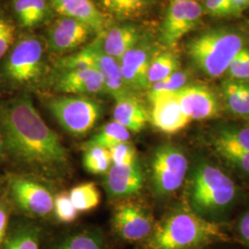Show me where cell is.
Here are the masks:
<instances>
[{"label":"cell","instance_id":"24","mask_svg":"<svg viewBox=\"0 0 249 249\" xmlns=\"http://www.w3.org/2000/svg\"><path fill=\"white\" fill-rule=\"evenodd\" d=\"M130 139V132L122 124L115 120L105 124L98 133L94 135L88 142L86 147H103L110 149L119 143L127 142Z\"/></svg>","mask_w":249,"mask_h":249},{"label":"cell","instance_id":"39","mask_svg":"<svg viewBox=\"0 0 249 249\" xmlns=\"http://www.w3.org/2000/svg\"><path fill=\"white\" fill-rule=\"evenodd\" d=\"M237 231L241 240L249 247V212L241 218L237 226Z\"/></svg>","mask_w":249,"mask_h":249},{"label":"cell","instance_id":"18","mask_svg":"<svg viewBox=\"0 0 249 249\" xmlns=\"http://www.w3.org/2000/svg\"><path fill=\"white\" fill-rule=\"evenodd\" d=\"M56 89L69 94H95L106 91L103 76L96 69L64 71Z\"/></svg>","mask_w":249,"mask_h":249},{"label":"cell","instance_id":"42","mask_svg":"<svg viewBox=\"0 0 249 249\" xmlns=\"http://www.w3.org/2000/svg\"><path fill=\"white\" fill-rule=\"evenodd\" d=\"M174 2H187V1H195V0H171Z\"/></svg>","mask_w":249,"mask_h":249},{"label":"cell","instance_id":"35","mask_svg":"<svg viewBox=\"0 0 249 249\" xmlns=\"http://www.w3.org/2000/svg\"><path fill=\"white\" fill-rule=\"evenodd\" d=\"M113 164H129L137 161L133 146L128 142L119 143L109 149Z\"/></svg>","mask_w":249,"mask_h":249},{"label":"cell","instance_id":"25","mask_svg":"<svg viewBox=\"0 0 249 249\" xmlns=\"http://www.w3.org/2000/svg\"><path fill=\"white\" fill-rule=\"evenodd\" d=\"M180 68L179 58L176 53L163 52L156 55L150 63L148 80L151 87L152 84L168 78Z\"/></svg>","mask_w":249,"mask_h":249},{"label":"cell","instance_id":"20","mask_svg":"<svg viewBox=\"0 0 249 249\" xmlns=\"http://www.w3.org/2000/svg\"><path fill=\"white\" fill-rule=\"evenodd\" d=\"M116 101V107L113 112L114 120L122 124L129 132L142 131L150 118L142 103L131 94Z\"/></svg>","mask_w":249,"mask_h":249},{"label":"cell","instance_id":"16","mask_svg":"<svg viewBox=\"0 0 249 249\" xmlns=\"http://www.w3.org/2000/svg\"><path fill=\"white\" fill-rule=\"evenodd\" d=\"M91 45L94 51L95 68L103 76L105 89L107 93L116 100L130 94L122 75L120 63L104 52L101 37L96 39Z\"/></svg>","mask_w":249,"mask_h":249},{"label":"cell","instance_id":"32","mask_svg":"<svg viewBox=\"0 0 249 249\" xmlns=\"http://www.w3.org/2000/svg\"><path fill=\"white\" fill-rule=\"evenodd\" d=\"M53 211L56 218L65 223L74 222L79 212L72 203L70 194L60 193L53 198Z\"/></svg>","mask_w":249,"mask_h":249},{"label":"cell","instance_id":"38","mask_svg":"<svg viewBox=\"0 0 249 249\" xmlns=\"http://www.w3.org/2000/svg\"><path fill=\"white\" fill-rule=\"evenodd\" d=\"M220 154L235 167L249 174V151H225Z\"/></svg>","mask_w":249,"mask_h":249},{"label":"cell","instance_id":"1","mask_svg":"<svg viewBox=\"0 0 249 249\" xmlns=\"http://www.w3.org/2000/svg\"><path fill=\"white\" fill-rule=\"evenodd\" d=\"M0 126L8 150L19 162L53 175L68 166L69 154L60 138L45 124L28 95L1 107Z\"/></svg>","mask_w":249,"mask_h":249},{"label":"cell","instance_id":"26","mask_svg":"<svg viewBox=\"0 0 249 249\" xmlns=\"http://www.w3.org/2000/svg\"><path fill=\"white\" fill-rule=\"evenodd\" d=\"M70 196L78 212H89L100 203V192L94 183H84L73 187Z\"/></svg>","mask_w":249,"mask_h":249},{"label":"cell","instance_id":"9","mask_svg":"<svg viewBox=\"0 0 249 249\" xmlns=\"http://www.w3.org/2000/svg\"><path fill=\"white\" fill-rule=\"evenodd\" d=\"M10 191L18 207L28 213L45 216L53 210V196L36 180L17 177L11 180Z\"/></svg>","mask_w":249,"mask_h":249},{"label":"cell","instance_id":"12","mask_svg":"<svg viewBox=\"0 0 249 249\" xmlns=\"http://www.w3.org/2000/svg\"><path fill=\"white\" fill-rule=\"evenodd\" d=\"M183 113L191 120H206L219 114V102L213 91L203 85H186L177 91Z\"/></svg>","mask_w":249,"mask_h":249},{"label":"cell","instance_id":"17","mask_svg":"<svg viewBox=\"0 0 249 249\" xmlns=\"http://www.w3.org/2000/svg\"><path fill=\"white\" fill-rule=\"evenodd\" d=\"M151 59L144 46H135L120 59L121 71L128 89H149L148 72Z\"/></svg>","mask_w":249,"mask_h":249},{"label":"cell","instance_id":"22","mask_svg":"<svg viewBox=\"0 0 249 249\" xmlns=\"http://www.w3.org/2000/svg\"><path fill=\"white\" fill-rule=\"evenodd\" d=\"M101 8L119 19L138 18L153 6L155 0H96Z\"/></svg>","mask_w":249,"mask_h":249},{"label":"cell","instance_id":"3","mask_svg":"<svg viewBox=\"0 0 249 249\" xmlns=\"http://www.w3.org/2000/svg\"><path fill=\"white\" fill-rule=\"evenodd\" d=\"M245 47L239 33L228 29L207 31L193 38L187 51L196 68L210 78L225 74L231 60Z\"/></svg>","mask_w":249,"mask_h":249},{"label":"cell","instance_id":"5","mask_svg":"<svg viewBox=\"0 0 249 249\" xmlns=\"http://www.w3.org/2000/svg\"><path fill=\"white\" fill-rule=\"evenodd\" d=\"M49 110L64 129L75 136L88 133L96 124L101 115L98 103L86 97L67 96L53 99Z\"/></svg>","mask_w":249,"mask_h":249},{"label":"cell","instance_id":"44","mask_svg":"<svg viewBox=\"0 0 249 249\" xmlns=\"http://www.w3.org/2000/svg\"></svg>","mask_w":249,"mask_h":249},{"label":"cell","instance_id":"29","mask_svg":"<svg viewBox=\"0 0 249 249\" xmlns=\"http://www.w3.org/2000/svg\"><path fill=\"white\" fill-rule=\"evenodd\" d=\"M95 57L92 45L85 47L78 53H73L63 57L59 61L58 67L65 71L86 70V69H96L95 68Z\"/></svg>","mask_w":249,"mask_h":249},{"label":"cell","instance_id":"4","mask_svg":"<svg viewBox=\"0 0 249 249\" xmlns=\"http://www.w3.org/2000/svg\"><path fill=\"white\" fill-rule=\"evenodd\" d=\"M236 188L220 168L201 164L196 168L191 187V201L197 213H220L233 201Z\"/></svg>","mask_w":249,"mask_h":249},{"label":"cell","instance_id":"14","mask_svg":"<svg viewBox=\"0 0 249 249\" xmlns=\"http://www.w3.org/2000/svg\"><path fill=\"white\" fill-rule=\"evenodd\" d=\"M142 184V172L138 161L111 165L105 180L107 194L114 198L136 194L141 190Z\"/></svg>","mask_w":249,"mask_h":249},{"label":"cell","instance_id":"2","mask_svg":"<svg viewBox=\"0 0 249 249\" xmlns=\"http://www.w3.org/2000/svg\"><path fill=\"white\" fill-rule=\"evenodd\" d=\"M147 240L148 249H203L230 238L220 224L181 211L154 227Z\"/></svg>","mask_w":249,"mask_h":249},{"label":"cell","instance_id":"11","mask_svg":"<svg viewBox=\"0 0 249 249\" xmlns=\"http://www.w3.org/2000/svg\"><path fill=\"white\" fill-rule=\"evenodd\" d=\"M152 124L161 132L175 134L182 130L190 119L182 111L177 92L149 93Z\"/></svg>","mask_w":249,"mask_h":249},{"label":"cell","instance_id":"23","mask_svg":"<svg viewBox=\"0 0 249 249\" xmlns=\"http://www.w3.org/2000/svg\"><path fill=\"white\" fill-rule=\"evenodd\" d=\"M214 147L219 153L225 151H249V127L221 130L214 140Z\"/></svg>","mask_w":249,"mask_h":249},{"label":"cell","instance_id":"37","mask_svg":"<svg viewBox=\"0 0 249 249\" xmlns=\"http://www.w3.org/2000/svg\"><path fill=\"white\" fill-rule=\"evenodd\" d=\"M14 27L5 18L0 17V59L9 51L14 42Z\"/></svg>","mask_w":249,"mask_h":249},{"label":"cell","instance_id":"43","mask_svg":"<svg viewBox=\"0 0 249 249\" xmlns=\"http://www.w3.org/2000/svg\"><path fill=\"white\" fill-rule=\"evenodd\" d=\"M0 147H1V140H0Z\"/></svg>","mask_w":249,"mask_h":249},{"label":"cell","instance_id":"21","mask_svg":"<svg viewBox=\"0 0 249 249\" xmlns=\"http://www.w3.org/2000/svg\"><path fill=\"white\" fill-rule=\"evenodd\" d=\"M222 93L230 112L235 116L249 118V81L228 79L223 81Z\"/></svg>","mask_w":249,"mask_h":249},{"label":"cell","instance_id":"36","mask_svg":"<svg viewBox=\"0 0 249 249\" xmlns=\"http://www.w3.org/2000/svg\"><path fill=\"white\" fill-rule=\"evenodd\" d=\"M205 11L216 18L233 16L231 0H204Z\"/></svg>","mask_w":249,"mask_h":249},{"label":"cell","instance_id":"28","mask_svg":"<svg viewBox=\"0 0 249 249\" xmlns=\"http://www.w3.org/2000/svg\"><path fill=\"white\" fill-rule=\"evenodd\" d=\"M111 157L108 149L103 147H87L83 156L85 169L93 175L107 173L111 167Z\"/></svg>","mask_w":249,"mask_h":249},{"label":"cell","instance_id":"6","mask_svg":"<svg viewBox=\"0 0 249 249\" xmlns=\"http://www.w3.org/2000/svg\"><path fill=\"white\" fill-rule=\"evenodd\" d=\"M186 155L172 145H163L154 151L151 161V181L155 192L165 196L182 186L187 175Z\"/></svg>","mask_w":249,"mask_h":249},{"label":"cell","instance_id":"30","mask_svg":"<svg viewBox=\"0 0 249 249\" xmlns=\"http://www.w3.org/2000/svg\"><path fill=\"white\" fill-rule=\"evenodd\" d=\"M3 249H40L39 232L35 226H25L15 231Z\"/></svg>","mask_w":249,"mask_h":249},{"label":"cell","instance_id":"34","mask_svg":"<svg viewBox=\"0 0 249 249\" xmlns=\"http://www.w3.org/2000/svg\"><path fill=\"white\" fill-rule=\"evenodd\" d=\"M13 8L22 26L33 28L40 24L32 0H14Z\"/></svg>","mask_w":249,"mask_h":249},{"label":"cell","instance_id":"15","mask_svg":"<svg viewBox=\"0 0 249 249\" xmlns=\"http://www.w3.org/2000/svg\"><path fill=\"white\" fill-rule=\"evenodd\" d=\"M50 3L63 17L82 22L92 32L102 34L107 27V17L91 0H50Z\"/></svg>","mask_w":249,"mask_h":249},{"label":"cell","instance_id":"31","mask_svg":"<svg viewBox=\"0 0 249 249\" xmlns=\"http://www.w3.org/2000/svg\"><path fill=\"white\" fill-rule=\"evenodd\" d=\"M188 75L186 71L175 72L168 78L160 80L159 82H156L152 84L150 87V92L152 94L156 93H171V92H177L179 89H182L187 85Z\"/></svg>","mask_w":249,"mask_h":249},{"label":"cell","instance_id":"41","mask_svg":"<svg viewBox=\"0 0 249 249\" xmlns=\"http://www.w3.org/2000/svg\"><path fill=\"white\" fill-rule=\"evenodd\" d=\"M233 16L239 15L249 7V0H231Z\"/></svg>","mask_w":249,"mask_h":249},{"label":"cell","instance_id":"40","mask_svg":"<svg viewBox=\"0 0 249 249\" xmlns=\"http://www.w3.org/2000/svg\"><path fill=\"white\" fill-rule=\"evenodd\" d=\"M8 225V211L6 206L0 203V244L3 240Z\"/></svg>","mask_w":249,"mask_h":249},{"label":"cell","instance_id":"33","mask_svg":"<svg viewBox=\"0 0 249 249\" xmlns=\"http://www.w3.org/2000/svg\"><path fill=\"white\" fill-rule=\"evenodd\" d=\"M226 73L231 80L249 81V48L244 47L235 55Z\"/></svg>","mask_w":249,"mask_h":249},{"label":"cell","instance_id":"8","mask_svg":"<svg viewBox=\"0 0 249 249\" xmlns=\"http://www.w3.org/2000/svg\"><path fill=\"white\" fill-rule=\"evenodd\" d=\"M203 15L202 6L195 1H171L160 28V39L164 45L173 47L179 40L199 23Z\"/></svg>","mask_w":249,"mask_h":249},{"label":"cell","instance_id":"19","mask_svg":"<svg viewBox=\"0 0 249 249\" xmlns=\"http://www.w3.org/2000/svg\"><path fill=\"white\" fill-rule=\"evenodd\" d=\"M101 39L104 52L120 61L124 53L137 46L140 34L136 27L126 24L114 27L107 33H102Z\"/></svg>","mask_w":249,"mask_h":249},{"label":"cell","instance_id":"10","mask_svg":"<svg viewBox=\"0 0 249 249\" xmlns=\"http://www.w3.org/2000/svg\"><path fill=\"white\" fill-rule=\"evenodd\" d=\"M113 224L116 233L129 242L148 239L154 229L151 216L135 202L119 205L114 213Z\"/></svg>","mask_w":249,"mask_h":249},{"label":"cell","instance_id":"27","mask_svg":"<svg viewBox=\"0 0 249 249\" xmlns=\"http://www.w3.org/2000/svg\"><path fill=\"white\" fill-rule=\"evenodd\" d=\"M55 249H107L102 235L94 231H82L65 237Z\"/></svg>","mask_w":249,"mask_h":249},{"label":"cell","instance_id":"7","mask_svg":"<svg viewBox=\"0 0 249 249\" xmlns=\"http://www.w3.org/2000/svg\"><path fill=\"white\" fill-rule=\"evenodd\" d=\"M43 55V45L38 39H22L8 55L4 66L6 77L18 84L36 80L42 72Z\"/></svg>","mask_w":249,"mask_h":249},{"label":"cell","instance_id":"13","mask_svg":"<svg viewBox=\"0 0 249 249\" xmlns=\"http://www.w3.org/2000/svg\"><path fill=\"white\" fill-rule=\"evenodd\" d=\"M92 31L89 27L73 18L63 17L53 24L49 33V45L54 53L71 51L84 44Z\"/></svg>","mask_w":249,"mask_h":249}]
</instances>
